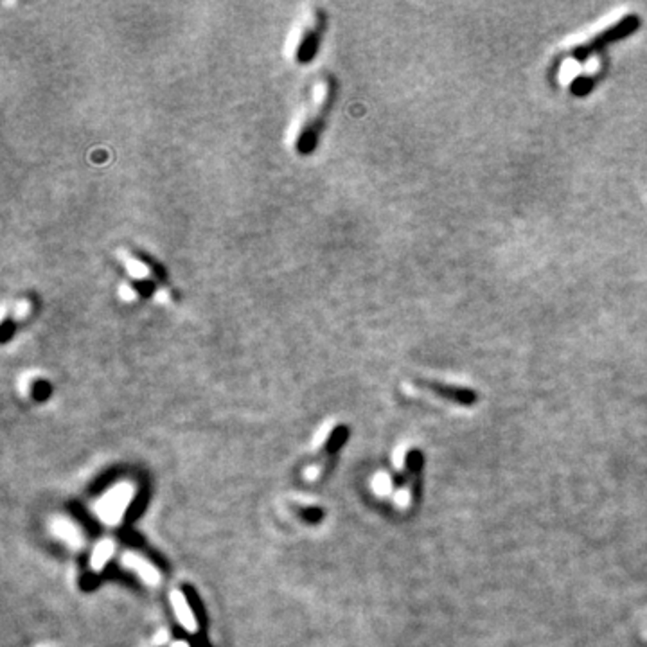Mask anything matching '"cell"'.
<instances>
[{
  "label": "cell",
  "mask_w": 647,
  "mask_h": 647,
  "mask_svg": "<svg viewBox=\"0 0 647 647\" xmlns=\"http://www.w3.org/2000/svg\"><path fill=\"white\" fill-rule=\"evenodd\" d=\"M336 92H338V85L333 74H322L313 85L309 101L304 106L293 139H291L293 151L300 157L311 155L320 144L327 117L335 105Z\"/></svg>",
  "instance_id": "cell-1"
},
{
  "label": "cell",
  "mask_w": 647,
  "mask_h": 647,
  "mask_svg": "<svg viewBox=\"0 0 647 647\" xmlns=\"http://www.w3.org/2000/svg\"><path fill=\"white\" fill-rule=\"evenodd\" d=\"M119 263L123 268L124 284L139 299H150L168 286V272L162 263L137 248H121Z\"/></svg>",
  "instance_id": "cell-2"
},
{
  "label": "cell",
  "mask_w": 647,
  "mask_h": 647,
  "mask_svg": "<svg viewBox=\"0 0 647 647\" xmlns=\"http://www.w3.org/2000/svg\"><path fill=\"white\" fill-rule=\"evenodd\" d=\"M137 494V485L130 480H121L110 485L94 500L92 512L106 527H117L124 519Z\"/></svg>",
  "instance_id": "cell-3"
},
{
  "label": "cell",
  "mask_w": 647,
  "mask_h": 647,
  "mask_svg": "<svg viewBox=\"0 0 647 647\" xmlns=\"http://www.w3.org/2000/svg\"><path fill=\"white\" fill-rule=\"evenodd\" d=\"M327 27V15L320 8H313L311 13L304 18L291 47V60L297 65H308L320 51Z\"/></svg>",
  "instance_id": "cell-4"
},
{
  "label": "cell",
  "mask_w": 647,
  "mask_h": 647,
  "mask_svg": "<svg viewBox=\"0 0 647 647\" xmlns=\"http://www.w3.org/2000/svg\"><path fill=\"white\" fill-rule=\"evenodd\" d=\"M639 27H640V18L637 17V15L631 13V15H628V17L622 18L621 22L613 24V26H610L607 29L601 31L599 35H595L592 40L585 42V44L579 45V47L572 49V53L570 54H572V58L576 60V62L583 63V62H586L592 54H595L603 47L610 45L612 42L622 40V38H626V36L633 35Z\"/></svg>",
  "instance_id": "cell-5"
},
{
  "label": "cell",
  "mask_w": 647,
  "mask_h": 647,
  "mask_svg": "<svg viewBox=\"0 0 647 647\" xmlns=\"http://www.w3.org/2000/svg\"><path fill=\"white\" fill-rule=\"evenodd\" d=\"M36 306H38V300L33 299L31 295L15 300V304L9 306L8 311L4 313V318H2V342L4 344H8L9 338L15 336V333L24 324L31 320V317L36 311Z\"/></svg>",
  "instance_id": "cell-6"
},
{
  "label": "cell",
  "mask_w": 647,
  "mask_h": 647,
  "mask_svg": "<svg viewBox=\"0 0 647 647\" xmlns=\"http://www.w3.org/2000/svg\"><path fill=\"white\" fill-rule=\"evenodd\" d=\"M121 564H123L128 572L135 573L146 586L155 588V586H159L160 583H162V573H160L159 568L155 567L150 560H146L141 554H137V552H123V555H121Z\"/></svg>",
  "instance_id": "cell-7"
},
{
  "label": "cell",
  "mask_w": 647,
  "mask_h": 647,
  "mask_svg": "<svg viewBox=\"0 0 647 647\" xmlns=\"http://www.w3.org/2000/svg\"><path fill=\"white\" fill-rule=\"evenodd\" d=\"M49 530L56 537L58 542L65 543L69 549H81L85 545V534L81 527L76 524L74 519L67 518V516H54L49 521Z\"/></svg>",
  "instance_id": "cell-8"
},
{
  "label": "cell",
  "mask_w": 647,
  "mask_h": 647,
  "mask_svg": "<svg viewBox=\"0 0 647 647\" xmlns=\"http://www.w3.org/2000/svg\"><path fill=\"white\" fill-rule=\"evenodd\" d=\"M417 385H421L424 390L433 392L435 396L442 397V399L454 401V403L463 406L475 405L476 399H478V394H476L475 390H472V388L466 387H455V385L439 383V381H426V379H419Z\"/></svg>",
  "instance_id": "cell-9"
},
{
  "label": "cell",
  "mask_w": 647,
  "mask_h": 647,
  "mask_svg": "<svg viewBox=\"0 0 647 647\" xmlns=\"http://www.w3.org/2000/svg\"><path fill=\"white\" fill-rule=\"evenodd\" d=\"M169 604H171V610L176 616V622L187 633H196L198 631V619H196V613H194L187 595L180 588H175V590L169 592Z\"/></svg>",
  "instance_id": "cell-10"
},
{
  "label": "cell",
  "mask_w": 647,
  "mask_h": 647,
  "mask_svg": "<svg viewBox=\"0 0 647 647\" xmlns=\"http://www.w3.org/2000/svg\"><path fill=\"white\" fill-rule=\"evenodd\" d=\"M115 546L117 545H115V542L110 540V537H103V540H99V542L94 545L92 552H90V561H88L92 572H101L103 568L108 564V561H110L115 554Z\"/></svg>",
  "instance_id": "cell-11"
},
{
  "label": "cell",
  "mask_w": 647,
  "mask_h": 647,
  "mask_svg": "<svg viewBox=\"0 0 647 647\" xmlns=\"http://www.w3.org/2000/svg\"><path fill=\"white\" fill-rule=\"evenodd\" d=\"M336 424L331 423V421H326V423L322 424L317 431H315V437L311 440V449H320L322 446L327 445V440L331 439V435L335 433Z\"/></svg>",
  "instance_id": "cell-12"
},
{
  "label": "cell",
  "mask_w": 647,
  "mask_h": 647,
  "mask_svg": "<svg viewBox=\"0 0 647 647\" xmlns=\"http://www.w3.org/2000/svg\"><path fill=\"white\" fill-rule=\"evenodd\" d=\"M372 488H374L376 493H379V494L388 493L392 488V478L385 475V473H379V475L374 478V482H372Z\"/></svg>",
  "instance_id": "cell-13"
},
{
  "label": "cell",
  "mask_w": 647,
  "mask_h": 647,
  "mask_svg": "<svg viewBox=\"0 0 647 647\" xmlns=\"http://www.w3.org/2000/svg\"><path fill=\"white\" fill-rule=\"evenodd\" d=\"M590 85H592V81L590 80H586V78H583V80H577V81H573L572 83V92L573 94H579V96H585L586 92H588V90H590Z\"/></svg>",
  "instance_id": "cell-14"
},
{
  "label": "cell",
  "mask_w": 647,
  "mask_h": 647,
  "mask_svg": "<svg viewBox=\"0 0 647 647\" xmlns=\"http://www.w3.org/2000/svg\"><path fill=\"white\" fill-rule=\"evenodd\" d=\"M320 476V466H309L304 469V478L313 482V480H317Z\"/></svg>",
  "instance_id": "cell-15"
},
{
  "label": "cell",
  "mask_w": 647,
  "mask_h": 647,
  "mask_svg": "<svg viewBox=\"0 0 647 647\" xmlns=\"http://www.w3.org/2000/svg\"><path fill=\"white\" fill-rule=\"evenodd\" d=\"M166 640H168V631H160V633L157 635V637H155L153 642H155V646H157V644H159V646H160V644H164V642H166Z\"/></svg>",
  "instance_id": "cell-16"
},
{
  "label": "cell",
  "mask_w": 647,
  "mask_h": 647,
  "mask_svg": "<svg viewBox=\"0 0 647 647\" xmlns=\"http://www.w3.org/2000/svg\"><path fill=\"white\" fill-rule=\"evenodd\" d=\"M169 647H191V646L187 642H184V640H175V642H173Z\"/></svg>",
  "instance_id": "cell-17"
},
{
  "label": "cell",
  "mask_w": 647,
  "mask_h": 647,
  "mask_svg": "<svg viewBox=\"0 0 647 647\" xmlns=\"http://www.w3.org/2000/svg\"><path fill=\"white\" fill-rule=\"evenodd\" d=\"M36 647H49V646H36Z\"/></svg>",
  "instance_id": "cell-18"
}]
</instances>
